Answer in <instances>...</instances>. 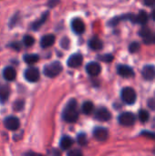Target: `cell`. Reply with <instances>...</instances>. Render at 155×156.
Wrapping results in <instances>:
<instances>
[{
	"instance_id": "cell-37",
	"label": "cell",
	"mask_w": 155,
	"mask_h": 156,
	"mask_svg": "<svg viewBox=\"0 0 155 156\" xmlns=\"http://www.w3.org/2000/svg\"><path fill=\"white\" fill-rule=\"evenodd\" d=\"M58 2H59V0H49L48 5H49L50 7H53V6H55Z\"/></svg>"
},
{
	"instance_id": "cell-12",
	"label": "cell",
	"mask_w": 155,
	"mask_h": 156,
	"mask_svg": "<svg viewBox=\"0 0 155 156\" xmlns=\"http://www.w3.org/2000/svg\"><path fill=\"white\" fill-rule=\"evenodd\" d=\"M117 72L120 76L123 78H131L134 76V71L133 69L126 65H119L117 68Z\"/></svg>"
},
{
	"instance_id": "cell-16",
	"label": "cell",
	"mask_w": 155,
	"mask_h": 156,
	"mask_svg": "<svg viewBox=\"0 0 155 156\" xmlns=\"http://www.w3.org/2000/svg\"><path fill=\"white\" fill-rule=\"evenodd\" d=\"M89 47L91 49H93V50H100L103 48V43H102V41L99 37H94L90 39Z\"/></svg>"
},
{
	"instance_id": "cell-2",
	"label": "cell",
	"mask_w": 155,
	"mask_h": 156,
	"mask_svg": "<svg viewBox=\"0 0 155 156\" xmlns=\"http://www.w3.org/2000/svg\"><path fill=\"white\" fill-rule=\"evenodd\" d=\"M62 69H63L62 64L58 61H54L52 63L46 65L43 69V72L45 76L48 78H55L61 73Z\"/></svg>"
},
{
	"instance_id": "cell-14",
	"label": "cell",
	"mask_w": 155,
	"mask_h": 156,
	"mask_svg": "<svg viewBox=\"0 0 155 156\" xmlns=\"http://www.w3.org/2000/svg\"><path fill=\"white\" fill-rule=\"evenodd\" d=\"M56 41V37L54 35L52 34H48L42 37L41 40H40V44L42 48H49L51 46H53V44Z\"/></svg>"
},
{
	"instance_id": "cell-4",
	"label": "cell",
	"mask_w": 155,
	"mask_h": 156,
	"mask_svg": "<svg viewBox=\"0 0 155 156\" xmlns=\"http://www.w3.org/2000/svg\"><path fill=\"white\" fill-rule=\"evenodd\" d=\"M119 122L123 126H132L135 123V115L132 112H123L119 116Z\"/></svg>"
},
{
	"instance_id": "cell-13",
	"label": "cell",
	"mask_w": 155,
	"mask_h": 156,
	"mask_svg": "<svg viewBox=\"0 0 155 156\" xmlns=\"http://www.w3.org/2000/svg\"><path fill=\"white\" fill-rule=\"evenodd\" d=\"M143 77L146 80H153L155 78V68L153 65H146L142 71Z\"/></svg>"
},
{
	"instance_id": "cell-8",
	"label": "cell",
	"mask_w": 155,
	"mask_h": 156,
	"mask_svg": "<svg viewBox=\"0 0 155 156\" xmlns=\"http://www.w3.org/2000/svg\"><path fill=\"white\" fill-rule=\"evenodd\" d=\"M39 71L36 68H29L25 71V79L29 82H37L39 80Z\"/></svg>"
},
{
	"instance_id": "cell-11",
	"label": "cell",
	"mask_w": 155,
	"mask_h": 156,
	"mask_svg": "<svg viewBox=\"0 0 155 156\" xmlns=\"http://www.w3.org/2000/svg\"><path fill=\"white\" fill-rule=\"evenodd\" d=\"M86 70H87V73L90 75V76H92V77H96L98 76L100 71H101V67L99 63L97 62H90L87 64L86 66Z\"/></svg>"
},
{
	"instance_id": "cell-18",
	"label": "cell",
	"mask_w": 155,
	"mask_h": 156,
	"mask_svg": "<svg viewBox=\"0 0 155 156\" xmlns=\"http://www.w3.org/2000/svg\"><path fill=\"white\" fill-rule=\"evenodd\" d=\"M10 95V88L6 85L0 87V101L5 102Z\"/></svg>"
},
{
	"instance_id": "cell-27",
	"label": "cell",
	"mask_w": 155,
	"mask_h": 156,
	"mask_svg": "<svg viewBox=\"0 0 155 156\" xmlns=\"http://www.w3.org/2000/svg\"><path fill=\"white\" fill-rule=\"evenodd\" d=\"M151 33H152V31H151V29H150L149 27H143V28L140 30L139 35H140L143 38H145V37H147Z\"/></svg>"
},
{
	"instance_id": "cell-21",
	"label": "cell",
	"mask_w": 155,
	"mask_h": 156,
	"mask_svg": "<svg viewBox=\"0 0 155 156\" xmlns=\"http://www.w3.org/2000/svg\"><path fill=\"white\" fill-rule=\"evenodd\" d=\"M94 110V105L91 101H85L83 104H82V108H81V111L84 114L86 115H90L92 113Z\"/></svg>"
},
{
	"instance_id": "cell-7",
	"label": "cell",
	"mask_w": 155,
	"mask_h": 156,
	"mask_svg": "<svg viewBox=\"0 0 155 156\" xmlns=\"http://www.w3.org/2000/svg\"><path fill=\"white\" fill-rule=\"evenodd\" d=\"M82 62H83L82 55L79 53H75L69 58L67 64L69 68H79V66H81Z\"/></svg>"
},
{
	"instance_id": "cell-9",
	"label": "cell",
	"mask_w": 155,
	"mask_h": 156,
	"mask_svg": "<svg viewBox=\"0 0 155 156\" xmlns=\"http://www.w3.org/2000/svg\"><path fill=\"white\" fill-rule=\"evenodd\" d=\"M93 135L97 141L105 142L109 138V132L104 127H97L93 131Z\"/></svg>"
},
{
	"instance_id": "cell-1",
	"label": "cell",
	"mask_w": 155,
	"mask_h": 156,
	"mask_svg": "<svg viewBox=\"0 0 155 156\" xmlns=\"http://www.w3.org/2000/svg\"><path fill=\"white\" fill-rule=\"evenodd\" d=\"M78 118H79L78 103L75 99H71L69 101L63 111V119L67 122L73 123L77 122Z\"/></svg>"
},
{
	"instance_id": "cell-3",
	"label": "cell",
	"mask_w": 155,
	"mask_h": 156,
	"mask_svg": "<svg viewBox=\"0 0 155 156\" xmlns=\"http://www.w3.org/2000/svg\"><path fill=\"white\" fill-rule=\"evenodd\" d=\"M121 95H122V101L126 104H129V105L133 104L136 101V99H137V95H136L135 90L131 87H126V88L122 89Z\"/></svg>"
},
{
	"instance_id": "cell-34",
	"label": "cell",
	"mask_w": 155,
	"mask_h": 156,
	"mask_svg": "<svg viewBox=\"0 0 155 156\" xmlns=\"http://www.w3.org/2000/svg\"><path fill=\"white\" fill-rule=\"evenodd\" d=\"M17 17H18V15H16V14H15L13 19H11V22H10V25H9L10 27H13L17 23Z\"/></svg>"
},
{
	"instance_id": "cell-5",
	"label": "cell",
	"mask_w": 155,
	"mask_h": 156,
	"mask_svg": "<svg viewBox=\"0 0 155 156\" xmlns=\"http://www.w3.org/2000/svg\"><path fill=\"white\" fill-rule=\"evenodd\" d=\"M95 118L100 122H108L111 118V114L107 108L100 107L95 112Z\"/></svg>"
},
{
	"instance_id": "cell-10",
	"label": "cell",
	"mask_w": 155,
	"mask_h": 156,
	"mask_svg": "<svg viewBox=\"0 0 155 156\" xmlns=\"http://www.w3.org/2000/svg\"><path fill=\"white\" fill-rule=\"evenodd\" d=\"M71 28L73 32H75L78 35H80V34H83L85 31V24L82 19L76 17L71 22Z\"/></svg>"
},
{
	"instance_id": "cell-32",
	"label": "cell",
	"mask_w": 155,
	"mask_h": 156,
	"mask_svg": "<svg viewBox=\"0 0 155 156\" xmlns=\"http://www.w3.org/2000/svg\"><path fill=\"white\" fill-rule=\"evenodd\" d=\"M24 107V101H17L14 103V110L15 111H20Z\"/></svg>"
},
{
	"instance_id": "cell-28",
	"label": "cell",
	"mask_w": 155,
	"mask_h": 156,
	"mask_svg": "<svg viewBox=\"0 0 155 156\" xmlns=\"http://www.w3.org/2000/svg\"><path fill=\"white\" fill-rule=\"evenodd\" d=\"M78 143L80 144V145H82V146H84V145H86L87 144V137H86V135L84 134V133H79V135H78Z\"/></svg>"
},
{
	"instance_id": "cell-26",
	"label": "cell",
	"mask_w": 155,
	"mask_h": 156,
	"mask_svg": "<svg viewBox=\"0 0 155 156\" xmlns=\"http://www.w3.org/2000/svg\"><path fill=\"white\" fill-rule=\"evenodd\" d=\"M143 39L144 44H146V45L155 44V34H153V33H151L147 37L143 38Z\"/></svg>"
},
{
	"instance_id": "cell-17",
	"label": "cell",
	"mask_w": 155,
	"mask_h": 156,
	"mask_svg": "<svg viewBox=\"0 0 155 156\" xmlns=\"http://www.w3.org/2000/svg\"><path fill=\"white\" fill-rule=\"evenodd\" d=\"M48 12L44 13V14L42 15V16H41L39 19L36 20V21L31 25L32 30H38V28H40L41 26L46 22V20L48 19Z\"/></svg>"
},
{
	"instance_id": "cell-30",
	"label": "cell",
	"mask_w": 155,
	"mask_h": 156,
	"mask_svg": "<svg viewBox=\"0 0 155 156\" xmlns=\"http://www.w3.org/2000/svg\"><path fill=\"white\" fill-rule=\"evenodd\" d=\"M60 46L63 48H69V39L67 37H64L61 40H60Z\"/></svg>"
},
{
	"instance_id": "cell-29",
	"label": "cell",
	"mask_w": 155,
	"mask_h": 156,
	"mask_svg": "<svg viewBox=\"0 0 155 156\" xmlns=\"http://www.w3.org/2000/svg\"><path fill=\"white\" fill-rule=\"evenodd\" d=\"M99 58L101 61H104V62H111V61L113 60V56L111 55V54H105V55L99 56Z\"/></svg>"
},
{
	"instance_id": "cell-19",
	"label": "cell",
	"mask_w": 155,
	"mask_h": 156,
	"mask_svg": "<svg viewBox=\"0 0 155 156\" xmlns=\"http://www.w3.org/2000/svg\"><path fill=\"white\" fill-rule=\"evenodd\" d=\"M73 140L69 136H64L60 140V147L63 150H69L73 145Z\"/></svg>"
},
{
	"instance_id": "cell-35",
	"label": "cell",
	"mask_w": 155,
	"mask_h": 156,
	"mask_svg": "<svg viewBox=\"0 0 155 156\" xmlns=\"http://www.w3.org/2000/svg\"><path fill=\"white\" fill-rule=\"evenodd\" d=\"M143 135L144 136H147L149 138H152V139H155V133H150V132H143L142 133Z\"/></svg>"
},
{
	"instance_id": "cell-25",
	"label": "cell",
	"mask_w": 155,
	"mask_h": 156,
	"mask_svg": "<svg viewBox=\"0 0 155 156\" xmlns=\"http://www.w3.org/2000/svg\"><path fill=\"white\" fill-rule=\"evenodd\" d=\"M140 44L138 43V42H132V44H130V46H129V51L131 52V53H136V52H138L139 50H140Z\"/></svg>"
},
{
	"instance_id": "cell-23",
	"label": "cell",
	"mask_w": 155,
	"mask_h": 156,
	"mask_svg": "<svg viewBox=\"0 0 155 156\" xmlns=\"http://www.w3.org/2000/svg\"><path fill=\"white\" fill-rule=\"evenodd\" d=\"M150 118L149 112L145 110H141L139 112V119L142 122H146Z\"/></svg>"
},
{
	"instance_id": "cell-24",
	"label": "cell",
	"mask_w": 155,
	"mask_h": 156,
	"mask_svg": "<svg viewBox=\"0 0 155 156\" xmlns=\"http://www.w3.org/2000/svg\"><path fill=\"white\" fill-rule=\"evenodd\" d=\"M23 42H24V45H25L26 47H31V46H33L34 43H35V38H34L32 36H30V35H26V36L24 37Z\"/></svg>"
},
{
	"instance_id": "cell-38",
	"label": "cell",
	"mask_w": 155,
	"mask_h": 156,
	"mask_svg": "<svg viewBox=\"0 0 155 156\" xmlns=\"http://www.w3.org/2000/svg\"><path fill=\"white\" fill-rule=\"evenodd\" d=\"M152 17H153V20H155V7L153 8V12H152Z\"/></svg>"
},
{
	"instance_id": "cell-33",
	"label": "cell",
	"mask_w": 155,
	"mask_h": 156,
	"mask_svg": "<svg viewBox=\"0 0 155 156\" xmlns=\"http://www.w3.org/2000/svg\"><path fill=\"white\" fill-rule=\"evenodd\" d=\"M148 107L153 110V111H155V97L154 98H151L148 100Z\"/></svg>"
},
{
	"instance_id": "cell-36",
	"label": "cell",
	"mask_w": 155,
	"mask_h": 156,
	"mask_svg": "<svg viewBox=\"0 0 155 156\" xmlns=\"http://www.w3.org/2000/svg\"><path fill=\"white\" fill-rule=\"evenodd\" d=\"M144 4L148 6H152L155 4V0H143Z\"/></svg>"
},
{
	"instance_id": "cell-20",
	"label": "cell",
	"mask_w": 155,
	"mask_h": 156,
	"mask_svg": "<svg viewBox=\"0 0 155 156\" xmlns=\"http://www.w3.org/2000/svg\"><path fill=\"white\" fill-rule=\"evenodd\" d=\"M148 21V15L145 11L142 10L139 12V14L137 16H135V23L141 24V25H144L146 24Z\"/></svg>"
},
{
	"instance_id": "cell-31",
	"label": "cell",
	"mask_w": 155,
	"mask_h": 156,
	"mask_svg": "<svg viewBox=\"0 0 155 156\" xmlns=\"http://www.w3.org/2000/svg\"><path fill=\"white\" fill-rule=\"evenodd\" d=\"M68 156H83V154H82L80 150H79V149H72V150L69 151Z\"/></svg>"
},
{
	"instance_id": "cell-15",
	"label": "cell",
	"mask_w": 155,
	"mask_h": 156,
	"mask_svg": "<svg viewBox=\"0 0 155 156\" xmlns=\"http://www.w3.org/2000/svg\"><path fill=\"white\" fill-rule=\"evenodd\" d=\"M3 77L5 78V80L8 81H13L16 77V72L14 68L6 67L3 71Z\"/></svg>"
},
{
	"instance_id": "cell-6",
	"label": "cell",
	"mask_w": 155,
	"mask_h": 156,
	"mask_svg": "<svg viewBox=\"0 0 155 156\" xmlns=\"http://www.w3.org/2000/svg\"><path fill=\"white\" fill-rule=\"evenodd\" d=\"M4 124H5V128L9 131H16L20 126L19 120L15 116H9V117L5 118Z\"/></svg>"
},
{
	"instance_id": "cell-22",
	"label": "cell",
	"mask_w": 155,
	"mask_h": 156,
	"mask_svg": "<svg viewBox=\"0 0 155 156\" xmlns=\"http://www.w3.org/2000/svg\"><path fill=\"white\" fill-rule=\"evenodd\" d=\"M39 59V57L36 54H26L24 56V60L25 62H26L29 65L35 64L36 62H37Z\"/></svg>"
}]
</instances>
